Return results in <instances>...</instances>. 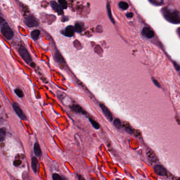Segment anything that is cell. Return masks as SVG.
<instances>
[{"instance_id": "83f0119b", "label": "cell", "mask_w": 180, "mask_h": 180, "mask_svg": "<svg viewBox=\"0 0 180 180\" xmlns=\"http://www.w3.org/2000/svg\"><path fill=\"white\" fill-rule=\"evenodd\" d=\"M21 163H22V161H21L19 160L14 161V163H13L14 165L15 166H16V167L19 166V165H21Z\"/></svg>"}, {"instance_id": "30bf717a", "label": "cell", "mask_w": 180, "mask_h": 180, "mask_svg": "<svg viewBox=\"0 0 180 180\" xmlns=\"http://www.w3.org/2000/svg\"><path fill=\"white\" fill-rule=\"evenodd\" d=\"M50 5L51 7H52L53 10H55L57 13H58L60 15H62V14H63V13H64L63 10L62 9V7H60V5L58 4L55 1H51Z\"/></svg>"}, {"instance_id": "4fadbf2b", "label": "cell", "mask_w": 180, "mask_h": 180, "mask_svg": "<svg viewBox=\"0 0 180 180\" xmlns=\"http://www.w3.org/2000/svg\"><path fill=\"white\" fill-rule=\"evenodd\" d=\"M34 153L35 154V156L40 157L42 155V152L40 147L39 144L36 142L34 145Z\"/></svg>"}, {"instance_id": "7402d4cb", "label": "cell", "mask_w": 180, "mask_h": 180, "mask_svg": "<svg viewBox=\"0 0 180 180\" xmlns=\"http://www.w3.org/2000/svg\"><path fill=\"white\" fill-rule=\"evenodd\" d=\"M59 3L60 6L62 7V9H66L67 8V2L66 0H59L58 1Z\"/></svg>"}, {"instance_id": "f546056e", "label": "cell", "mask_w": 180, "mask_h": 180, "mask_svg": "<svg viewBox=\"0 0 180 180\" xmlns=\"http://www.w3.org/2000/svg\"><path fill=\"white\" fill-rule=\"evenodd\" d=\"M126 16L128 18H132L133 16V13L132 12H130V13H128L126 14Z\"/></svg>"}, {"instance_id": "5b68a950", "label": "cell", "mask_w": 180, "mask_h": 180, "mask_svg": "<svg viewBox=\"0 0 180 180\" xmlns=\"http://www.w3.org/2000/svg\"><path fill=\"white\" fill-rule=\"evenodd\" d=\"M12 106H13V109L14 110V111L16 112V113L18 115L20 119L24 120H26V115L23 112L22 110L21 109V108H20V106H19L18 104L14 103L13 104Z\"/></svg>"}, {"instance_id": "277c9868", "label": "cell", "mask_w": 180, "mask_h": 180, "mask_svg": "<svg viewBox=\"0 0 180 180\" xmlns=\"http://www.w3.org/2000/svg\"><path fill=\"white\" fill-rule=\"evenodd\" d=\"M25 23L29 28L37 27L38 23L34 17L32 16H29L25 19Z\"/></svg>"}, {"instance_id": "603a6c76", "label": "cell", "mask_w": 180, "mask_h": 180, "mask_svg": "<svg viewBox=\"0 0 180 180\" xmlns=\"http://www.w3.org/2000/svg\"><path fill=\"white\" fill-rule=\"evenodd\" d=\"M114 124L115 126L116 127L117 129H120L122 127V124L120 120L118 119H116L114 121Z\"/></svg>"}, {"instance_id": "6da1fadb", "label": "cell", "mask_w": 180, "mask_h": 180, "mask_svg": "<svg viewBox=\"0 0 180 180\" xmlns=\"http://www.w3.org/2000/svg\"><path fill=\"white\" fill-rule=\"evenodd\" d=\"M162 14L168 22L173 24H179L180 22V13L177 10H169L166 8L163 9Z\"/></svg>"}, {"instance_id": "ac0fdd59", "label": "cell", "mask_w": 180, "mask_h": 180, "mask_svg": "<svg viewBox=\"0 0 180 180\" xmlns=\"http://www.w3.org/2000/svg\"><path fill=\"white\" fill-rule=\"evenodd\" d=\"M74 29H75V31H76L77 33H81L82 31V25L79 23H77L75 24Z\"/></svg>"}, {"instance_id": "5bb4252c", "label": "cell", "mask_w": 180, "mask_h": 180, "mask_svg": "<svg viewBox=\"0 0 180 180\" xmlns=\"http://www.w3.org/2000/svg\"><path fill=\"white\" fill-rule=\"evenodd\" d=\"M38 165V160L37 158L35 157H33L31 160V167L34 173H37V172Z\"/></svg>"}, {"instance_id": "3957f363", "label": "cell", "mask_w": 180, "mask_h": 180, "mask_svg": "<svg viewBox=\"0 0 180 180\" xmlns=\"http://www.w3.org/2000/svg\"><path fill=\"white\" fill-rule=\"evenodd\" d=\"M1 32L2 35L8 40H11L14 36L12 30L8 25H4L1 29Z\"/></svg>"}, {"instance_id": "d6986e66", "label": "cell", "mask_w": 180, "mask_h": 180, "mask_svg": "<svg viewBox=\"0 0 180 180\" xmlns=\"http://www.w3.org/2000/svg\"><path fill=\"white\" fill-rule=\"evenodd\" d=\"M124 126L125 127V129L126 131L128 133H129L130 134H133V131L132 127L130 126V124H129L128 123H126H126H124Z\"/></svg>"}, {"instance_id": "52a82bcc", "label": "cell", "mask_w": 180, "mask_h": 180, "mask_svg": "<svg viewBox=\"0 0 180 180\" xmlns=\"http://www.w3.org/2000/svg\"><path fill=\"white\" fill-rule=\"evenodd\" d=\"M100 107L101 108V110L103 111L104 114H105L106 118L110 121H112V114L111 112H110V110L106 106L103 104L100 103L99 104Z\"/></svg>"}, {"instance_id": "484cf974", "label": "cell", "mask_w": 180, "mask_h": 180, "mask_svg": "<svg viewBox=\"0 0 180 180\" xmlns=\"http://www.w3.org/2000/svg\"><path fill=\"white\" fill-rule=\"evenodd\" d=\"M53 180H63L62 177L58 174L55 173L53 174Z\"/></svg>"}, {"instance_id": "8992f818", "label": "cell", "mask_w": 180, "mask_h": 180, "mask_svg": "<svg viewBox=\"0 0 180 180\" xmlns=\"http://www.w3.org/2000/svg\"><path fill=\"white\" fill-rule=\"evenodd\" d=\"M154 171L155 173L157 174L158 176H167V171L165 169L164 167H163L162 165H157L154 167Z\"/></svg>"}, {"instance_id": "9c48e42d", "label": "cell", "mask_w": 180, "mask_h": 180, "mask_svg": "<svg viewBox=\"0 0 180 180\" xmlns=\"http://www.w3.org/2000/svg\"><path fill=\"white\" fill-rule=\"evenodd\" d=\"M146 155H147V158L149 161V162L151 163H156L158 161L156 154L154 153V152L152 151L151 150H149L147 151Z\"/></svg>"}, {"instance_id": "9a60e30c", "label": "cell", "mask_w": 180, "mask_h": 180, "mask_svg": "<svg viewBox=\"0 0 180 180\" xmlns=\"http://www.w3.org/2000/svg\"><path fill=\"white\" fill-rule=\"evenodd\" d=\"M55 59L56 61L58 63H64V59L62 55L58 52H56L55 54Z\"/></svg>"}, {"instance_id": "cb8c5ba5", "label": "cell", "mask_w": 180, "mask_h": 180, "mask_svg": "<svg viewBox=\"0 0 180 180\" xmlns=\"http://www.w3.org/2000/svg\"><path fill=\"white\" fill-rule=\"evenodd\" d=\"M14 92L16 93V94L20 98H22L23 97H24V94L22 92V91L21 90H20L19 89H16L14 91Z\"/></svg>"}, {"instance_id": "7a4b0ae2", "label": "cell", "mask_w": 180, "mask_h": 180, "mask_svg": "<svg viewBox=\"0 0 180 180\" xmlns=\"http://www.w3.org/2000/svg\"><path fill=\"white\" fill-rule=\"evenodd\" d=\"M18 52L21 57H22V59L26 63L31 65V64L32 63V58L26 48L23 46H21L18 49Z\"/></svg>"}, {"instance_id": "8fae6325", "label": "cell", "mask_w": 180, "mask_h": 180, "mask_svg": "<svg viewBox=\"0 0 180 180\" xmlns=\"http://www.w3.org/2000/svg\"><path fill=\"white\" fill-rule=\"evenodd\" d=\"M75 29L74 27L71 25H69L66 28L64 32V35L68 36V37H71L73 36L74 33H75Z\"/></svg>"}, {"instance_id": "1f68e13d", "label": "cell", "mask_w": 180, "mask_h": 180, "mask_svg": "<svg viewBox=\"0 0 180 180\" xmlns=\"http://www.w3.org/2000/svg\"><path fill=\"white\" fill-rule=\"evenodd\" d=\"M4 19H3L2 18L0 17V24H2L3 22H4Z\"/></svg>"}, {"instance_id": "d4e9b609", "label": "cell", "mask_w": 180, "mask_h": 180, "mask_svg": "<svg viewBox=\"0 0 180 180\" xmlns=\"http://www.w3.org/2000/svg\"><path fill=\"white\" fill-rule=\"evenodd\" d=\"M89 121H90L91 124H92V126L94 127V129H96L97 130L99 129L100 126H99V124H98V123H97L96 121H94V120H93L92 119H89Z\"/></svg>"}, {"instance_id": "7c38bea8", "label": "cell", "mask_w": 180, "mask_h": 180, "mask_svg": "<svg viewBox=\"0 0 180 180\" xmlns=\"http://www.w3.org/2000/svg\"><path fill=\"white\" fill-rule=\"evenodd\" d=\"M70 108L73 110V111H74V112H76V113H81V114H86L85 111L79 105L74 104V105L71 106Z\"/></svg>"}, {"instance_id": "4dcf8cb0", "label": "cell", "mask_w": 180, "mask_h": 180, "mask_svg": "<svg viewBox=\"0 0 180 180\" xmlns=\"http://www.w3.org/2000/svg\"><path fill=\"white\" fill-rule=\"evenodd\" d=\"M174 66H175L176 69L178 71H179V69H180V66H179V65H178V64L176 63V62H174Z\"/></svg>"}, {"instance_id": "e0dca14e", "label": "cell", "mask_w": 180, "mask_h": 180, "mask_svg": "<svg viewBox=\"0 0 180 180\" xmlns=\"http://www.w3.org/2000/svg\"><path fill=\"white\" fill-rule=\"evenodd\" d=\"M118 6L121 9H122L123 10H127L129 7V5L127 3L125 2H123V1L119 3Z\"/></svg>"}, {"instance_id": "4316f807", "label": "cell", "mask_w": 180, "mask_h": 180, "mask_svg": "<svg viewBox=\"0 0 180 180\" xmlns=\"http://www.w3.org/2000/svg\"><path fill=\"white\" fill-rule=\"evenodd\" d=\"M107 11H108V16L110 17V19L112 20V21L113 23H114V20H113V19L112 18V14H111V11H110V5H107Z\"/></svg>"}, {"instance_id": "f1b7e54d", "label": "cell", "mask_w": 180, "mask_h": 180, "mask_svg": "<svg viewBox=\"0 0 180 180\" xmlns=\"http://www.w3.org/2000/svg\"><path fill=\"white\" fill-rule=\"evenodd\" d=\"M153 83L155 84V86H157L158 88H160V84H159L158 82L156 81V80L153 79Z\"/></svg>"}, {"instance_id": "44dd1931", "label": "cell", "mask_w": 180, "mask_h": 180, "mask_svg": "<svg viewBox=\"0 0 180 180\" xmlns=\"http://www.w3.org/2000/svg\"><path fill=\"white\" fill-rule=\"evenodd\" d=\"M6 136V132L4 130L0 128V142H2L4 140Z\"/></svg>"}, {"instance_id": "2e32d148", "label": "cell", "mask_w": 180, "mask_h": 180, "mask_svg": "<svg viewBox=\"0 0 180 180\" xmlns=\"http://www.w3.org/2000/svg\"><path fill=\"white\" fill-rule=\"evenodd\" d=\"M40 34V31L38 30H35L31 32V37L34 40H37L39 38Z\"/></svg>"}, {"instance_id": "ffe728a7", "label": "cell", "mask_w": 180, "mask_h": 180, "mask_svg": "<svg viewBox=\"0 0 180 180\" xmlns=\"http://www.w3.org/2000/svg\"><path fill=\"white\" fill-rule=\"evenodd\" d=\"M152 4L156 5V6H160L162 5L163 3V0H148Z\"/></svg>"}, {"instance_id": "ba28073f", "label": "cell", "mask_w": 180, "mask_h": 180, "mask_svg": "<svg viewBox=\"0 0 180 180\" xmlns=\"http://www.w3.org/2000/svg\"><path fill=\"white\" fill-rule=\"evenodd\" d=\"M142 35L146 37L147 39H151L154 36V32L151 29H149V28L145 27L143 28L142 31Z\"/></svg>"}]
</instances>
